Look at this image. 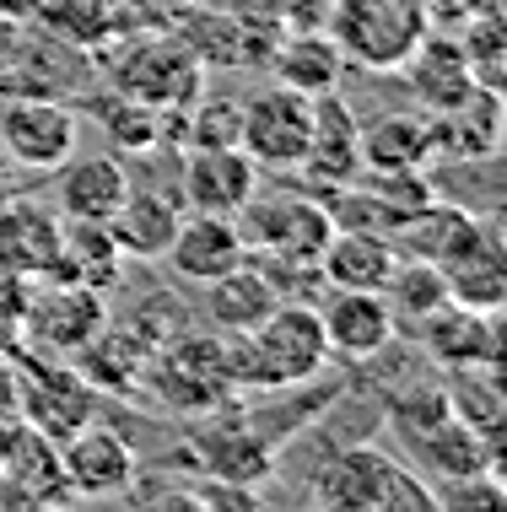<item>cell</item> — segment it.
Returning a JSON list of instances; mask_svg holds the SVG:
<instances>
[{"instance_id":"obj_1","label":"cell","mask_w":507,"mask_h":512,"mask_svg":"<svg viewBox=\"0 0 507 512\" xmlns=\"http://www.w3.org/2000/svg\"><path fill=\"white\" fill-rule=\"evenodd\" d=\"M222 351H227V383L254 394L303 389V383L324 378V367L335 362L313 302H276V313L265 324H254L249 335H227Z\"/></svg>"},{"instance_id":"obj_2","label":"cell","mask_w":507,"mask_h":512,"mask_svg":"<svg viewBox=\"0 0 507 512\" xmlns=\"http://www.w3.org/2000/svg\"><path fill=\"white\" fill-rule=\"evenodd\" d=\"M308 496L335 512H437L427 480L378 442H351L324 459Z\"/></svg>"},{"instance_id":"obj_3","label":"cell","mask_w":507,"mask_h":512,"mask_svg":"<svg viewBox=\"0 0 507 512\" xmlns=\"http://www.w3.org/2000/svg\"><path fill=\"white\" fill-rule=\"evenodd\" d=\"M238 238L259 265H292V270H319V248L330 243V211L313 189H254L238 216Z\"/></svg>"},{"instance_id":"obj_4","label":"cell","mask_w":507,"mask_h":512,"mask_svg":"<svg viewBox=\"0 0 507 512\" xmlns=\"http://www.w3.org/2000/svg\"><path fill=\"white\" fill-rule=\"evenodd\" d=\"M427 33V0H340L330 38L362 71H400Z\"/></svg>"},{"instance_id":"obj_5","label":"cell","mask_w":507,"mask_h":512,"mask_svg":"<svg viewBox=\"0 0 507 512\" xmlns=\"http://www.w3.org/2000/svg\"><path fill=\"white\" fill-rule=\"evenodd\" d=\"M108 329L103 292L76 281H27V318H22V351L27 356H60L76 362L81 345H92Z\"/></svg>"},{"instance_id":"obj_6","label":"cell","mask_w":507,"mask_h":512,"mask_svg":"<svg viewBox=\"0 0 507 512\" xmlns=\"http://www.w3.org/2000/svg\"><path fill=\"white\" fill-rule=\"evenodd\" d=\"M17 415L38 437L65 442L87 421H98V389L87 372H76L60 356H17Z\"/></svg>"},{"instance_id":"obj_7","label":"cell","mask_w":507,"mask_h":512,"mask_svg":"<svg viewBox=\"0 0 507 512\" xmlns=\"http://www.w3.org/2000/svg\"><path fill=\"white\" fill-rule=\"evenodd\" d=\"M308 130H313V98L286 87V81L259 87L238 103V146L254 157V168L292 173L308 146Z\"/></svg>"},{"instance_id":"obj_8","label":"cell","mask_w":507,"mask_h":512,"mask_svg":"<svg viewBox=\"0 0 507 512\" xmlns=\"http://www.w3.org/2000/svg\"><path fill=\"white\" fill-rule=\"evenodd\" d=\"M76 146H81V119L65 103L17 98L0 108V151L22 173H54L60 162L76 157Z\"/></svg>"},{"instance_id":"obj_9","label":"cell","mask_w":507,"mask_h":512,"mask_svg":"<svg viewBox=\"0 0 507 512\" xmlns=\"http://www.w3.org/2000/svg\"><path fill=\"white\" fill-rule=\"evenodd\" d=\"M259 189V168L243 146H189L178 168V205L205 216H238Z\"/></svg>"},{"instance_id":"obj_10","label":"cell","mask_w":507,"mask_h":512,"mask_svg":"<svg viewBox=\"0 0 507 512\" xmlns=\"http://www.w3.org/2000/svg\"><path fill=\"white\" fill-rule=\"evenodd\" d=\"M297 178L303 189L324 195V189H340L351 178H362V141H356V114L340 92H319L313 98V130H308V146L297 157Z\"/></svg>"},{"instance_id":"obj_11","label":"cell","mask_w":507,"mask_h":512,"mask_svg":"<svg viewBox=\"0 0 507 512\" xmlns=\"http://www.w3.org/2000/svg\"><path fill=\"white\" fill-rule=\"evenodd\" d=\"M416 340L437 367H502V313H481L464 302H443L416 318Z\"/></svg>"},{"instance_id":"obj_12","label":"cell","mask_w":507,"mask_h":512,"mask_svg":"<svg viewBox=\"0 0 507 512\" xmlns=\"http://www.w3.org/2000/svg\"><path fill=\"white\" fill-rule=\"evenodd\" d=\"M319 329L330 340V356L340 362H373L394 345V308L383 302V292H335L324 286V302H313Z\"/></svg>"},{"instance_id":"obj_13","label":"cell","mask_w":507,"mask_h":512,"mask_svg":"<svg viewBox=\"0 0 507 512\" xmlns=\"http://www.w3.org/2000/svg\"><path fill=\"white\" fill-rule=\"evenodd\" d=\"M114 87L125 98L146 103V108H162V103H184L195 98L200 87V65L184 44H162V38H141L125 60L114 65Z\"/></svg>"},{"instance_id":"obj_14","label":"cell","mask_w":507,"mask_h":512,"mask_svg":"<svg viewBox=\"0 0 507 512\" xmlns=\"http://www.w3.org/2000/svg\"><path fill=\"white\" fill-rule=\"evenodd\" d=\"M60 469L71 496H119L135 486V453L130 442L108 426L87 421L81 432H71L60 442Z\"/></svg>"},{"instance_id":"obj_15","label":"cell","mask_w":507,"mask_h":512,"mask_svg":"<svg viewBox=\"0 0 507 512\" xmlns=\"http://www.w3.org/2000/svg\"><path fill=\"white\" fill-rule=\"evenodd\" d=\"M60 232L65 221L54 205L11 195L0 200V275H22V281H38L54 254H60Z\"/></svg>"},{"instance_id":"obj_16","label":"cell","mask_w":507,"mask_h":512,"mask_svg":"<svg viewBox=\"0 0 507 512\" xmlns=\"http://www.w3.org/2000/svg\"><path fill=\"white\" fill-rule=\"evenodd\" d=\"M173 265L178 281L189 286H205L216 281V275H227L232 265H243L249 259V248H243L238 238V221L232 216H205V211H189L184 221H178L168 254H162Z\"/></svg>"},{"instance_id":"obj_17","label":"cell","mask_w":507,"mask_h":512,"mask_svg":"<svg viewBox=\"0 0 507 512\" xmlns=\"http://www.w3.org/2000/svg\"><path fill=\"white\" fill-rule=\"evenodd\" d=\"M130 195V168L119 157H71L54 168V211L60 221H108Z\"/></svg>"},{"instance_id":"obj_18","label":"cell","mask_w":507,"mask_h":512,"mask_svg":"<svg viewBox=\"0 0 507 512\" xmlns=\"http://www.w3.org/2000/svg\"><path fill=\"white\" fill-rule=\"evenodd\" d=\"M356 141H362V173H427L437 157L432 114H378L356 124Z\"/></svg>"},{"instance_id":"obj_19","label":"cell","mask_w":507,"mask_h":512,"mask_svg":"<svg viewBox=\"0 0 507 512\" xmlns=\"http://www.w3.org/2000/svg\"><path fill=\"white\" fill-rule=\"evenodd\" d=\"M400 248L383 232H351L335 227L330 243L319 248V286H335V292H383Z\"/></svg>"},{"instance_id":"obj_20","label":"cell","mask_w":507,"mask_h":512,"mask_svg":"<svg viewBox=\"0 0 507 512\" xmlns=\"http://www.w3.org/2000/svg\"><path fill=\"white\" fill-rule=\"evenodd\" d=\"M276 302H281V286L254 259H243L227 275L205 281V318H211L216 335H249L254 324H265L276 313Z\"/></svg>"},{"instance_id":"obj_21","label":"cell","mask_w":507,"mask_h":512,"mask_svg":"<svg viewBox=\"0 0 507 512\" xmlns=\"http://www.w3.org/2000/svg\"><path fill=\"white\" fill-rule=\"evenodd\" d=\"M432 130H437V157L491 162L502 146V92L470 87L448 114H432Z\"/></svg>"},{"instance_id":"obj_22","label":"cell","mask_w":507,"mask_h":512,"mask_svg":"<svg viewBox=\"0 0 507 512\" xmlns=\"http://www.w3.org/2000/svg\"><path fill=\"white\" fill-rule=\"evenodd\" d=\"M178 221H184V205L178 195H162V189H135L119 200V211L108 216V232H114L119 254L130 259H162L178 232Z\"/></svg>"},{"instance_id":"obj_23","label":"cell","mask_w":507,"mask_h":512,"mask_svg":"<svg viewBox=\"0 0 507 512\" xmlns=\"http://www.w3.org/2000/svg\"><path fill=\"white\" fill-rule=\"evenodd\" d=\"M481 232H486V221L475 211H464V205H448V200L432 195L400 232H394V248H400V254H416V259H432V265L443 270L448 259H459L464 248L481 238Z\"/></svg>"},{"instance_id":"obj_24","label":"cell","mask_w":507,"mask_h":512,"mask_svg":"<svg viewBox=\"0 0 507 512\" xmlns=\"http://www.w3.org/2000/svg\"><path fill=\"white\" fill-rule=\"evenodd\" d=\"M400 71L410 76V92L421 98V108L427 114H448L470 87H481V81L470 76V65H464L459 54V38H421L416 49H410V60L400 65Z\"/></svg>"},{"instance_id":"obj_25","label":"cell","mask_w":507,"mask_h":512,"mask_svg":"<svg viewBox=\"0 0 507 512\" xmlns=\"http://www.w3.org/2000/svg\"><path fill=\"white\" fill-rule=\"evenodd\" d=\"M119 243L108 232V221H65L60 232V254L54 265L44 270L49 281H76V286H92V292H108L119 281Z\"/></svg>"},{"instance_id":"obj_26","label":"cell","mask_w":507,"mask_h":512,"mask_svg":"<svg viewBox=\"0 0 507 512\" xmlns=\"http://www.w3.org/2000/svg\"><path fill=\"white\" fill-rule=\"evenodd\" d=\"M443 281H448V302H464V308H481V313H502L507 270H502V232H497V221H486L481 238L464 248L459 259H448Z\"/></svg>"},{"instance_id":"obj_27","label":"cell","mask_w":507,"mask_h":512,"mask_svg":"<svg viewBox=\"0 0 507 512\" xmlns=\"http://www.w3.org/2000/svg\"><path fill=\"white\" fill-rule=\"evenodd\" d=\"M340 65H346V54H340V44L330 33H297V38H286L281 54H276V81L319 98V92H335Z\"/></svg>"},{"instance_id":"obj_28","label":"cell","mask_w":507,"mask_h":512,"mask_svg":"<svg viewBox=\"0 0 507 512\" xmlns=\"http://www.w3.org/2000/svg\"><path fill=\"white\" fill-rule=\"evenodd\" d=\"M383 302L394 308V324H416V318H427L432 308L448 302V281L432 259L400 254L389 270V281H383Z\"/></svg>"},{"instance_id":"obj_29","label":"cell","mask_w":507,"mask_h":512,"mask_svg":"<svg viewBox=\"0 0 507 512\" xmlns=\"http://www.w3.org/2000/svg\"><path fill=\"white\" fill-rule=\"evenodd\" d=\"M502 11H475V17L459 22V54L464 65H470V76L481 81V87H497L507 81V54H502Z\"/></svg>"},{"instance_id":"obj_30","label":"cell","mask_w":507,"mask_h":512,"mask_svg":"<svg viewBox=\"0 0 507 512\" xmlns=\"http://www.w3.org/2000/svg\"><path fill=\"white\" fill-rule=\"evenodd\" d=\"M205 464H211V475L222 480H254V475H270V453L259 448L249 432H227V437H205L200 442Z\"/></svg>"},{"instance_id":"obj_31","label":"cell","mask_w":507,"mask_h":512,"mask_svg":"<svg viewBox=\"0 0 507 512\" xmlns=\"http://www.w3.org/2000/svg\"><path fill=\"white\" fill-rule=\"evenodd\" d=\"M189 146H238V103L205 98L195 108V130H189Z\"/></svg>"},{"instance_id":"obj_32","label":"cell","mask_w":507,"mask_h":512,"mask_svg":"<svg viewBox=\"0 0 507 512\" xmlns=\"http://www.w3.org/2000/svg\"><path fill=\"white\" fill-rule=\"evenodd\" d=\"M22 318H27V281L0 275V356H22Z\"/></svg>"},{"instance_id":"obj_33","label":"cell","mask_w":507,"mask_h":512,"mask_svg":"<svg viewBox=\"0 0 507 512\" xmlns=\"http://www.w3.org/2000/svg\"><path fill=\"white\" fill-rule=\"evenodd\" d=\"M49 6V0H0V17H33V11H44Z\"/></svg>"}]
</instances>
